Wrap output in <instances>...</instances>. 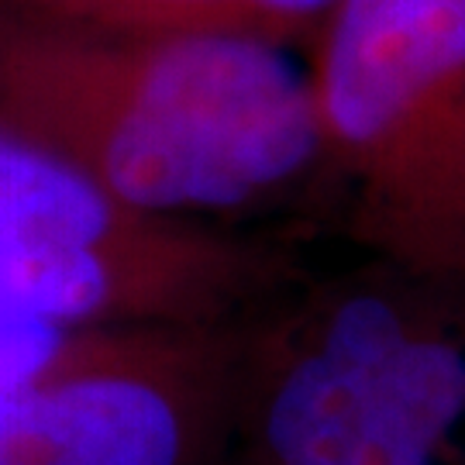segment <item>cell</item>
I'll list each match as a JSON object with an SVG mask.
<instances>
[{
	"label": "cell",
	"mask_w": 465,
	"mask_h": 465,
	"mask_svg": "<svg viewBox=\"0 0 465 465\" xmlns=\"http://www.w3.org/2000/svg\"><path fill=\"white\" fill-rule=\"evenodd\" d=\"M0 128L134 211L180 221L266 207L321 173L303 66L238 35L25 15L0 28Z\"/></svg>",
	"instance_id": "obj_1"
},
{
	"label": "cell",
	"mask_w": 465,
	"mask_h": 465,
	"mask_svg": "<svg viewBox=\"0 0 465 465\" xmlns=\"http://www.w3.org/2000/svg\"><path fill=\"white\" fill-rule=\"evenodd\" d=\"M462 431L465 290L369 259L245 317V465H445Z\"/></svg>",
	"instance_id": "obj_2"
},
{
	"label": "cell",
	"mask_w": 465,
	"mask_h": 465,
	"mask_svg": "<svg viewBox=\"0 0 465 465\" xmlns=\"http://www.w3.org/2000/svg\"><path fill=\"white\" fill-rule=\"evenodd\" d=\"M303 80L355 245L465 290V0H334Z\"/></svg>",
	"instance_id": "obj_3"
},
{
	"label": "cell",
	"mask_w": 465,
	"mask_h": 465,
	"mask_svg": "<svg viewBox=\"0 0 465 465\" xmlns=\"http://www.w3.org/2000/svg\"><path fill=\"white\" fill-rule=\"evenodd\" d=\"M293 280L276 249L134 211L0 128V314L59 328L234 324Z\"/></svg>",
	"instance_id": "obj_4"
},
{
	"label": "cell",
	"mask_w": 465,
	"mask_h": 465,
	"mask_svg": "<svg viewBox=\"0 0 465 465\" xmlns=\"http://www.w3.org/2000/svg\"><path fill=\"white\" fill-rule=\"evenodd\" d=\"M242 324L0 314V465H197L232 431Z\"/></svg>",
	"instance_id": "obj_5"
},
{
	"label": "cell",
	"mask_w": 465,
	"mask_h": 465,
	"mask_svg": "<svg viewBox=\"0 0 465 465\" xmlns=\"http://www.w3.org/2000/svg\"><path fill=\"white\" fill-rule=\"evenodd\" d=\"M32 17L107 32L238 35L276 49L307 45L334 0H28Z\"/></svg>",
	"instance_id": "obj_6"
}]
</instances>
